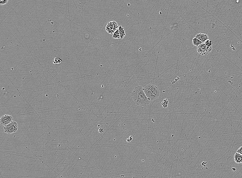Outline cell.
<instances>
[{
    "label": "cell",
    "instance_id": "30bf717a",
    "mask_svg": "<svg viewBox=\"0 0 242 178\" xmlns=\"http://www.w3.org/2000/svg\"><path fill=\"white\" fill-rule=\"evenodd\" d=\"M192 43L194 46L198 47L200 45L203 44L200 40H198L195 37L192 40Z\"/></svg>",
    "mask_w": 242,
    "mask_h": 178
},
{
    "label": "cell",
    "instance_id": "9a60e30c",
    "mask_svg": "<svg viewBox=\"0 0 242 178\" xmlns=\"http://www.w3.org/2000/svg\"><path fill=\"white\" fill-rule=\"evenodd\" d=\"M8 1V0H3H3H1V1H0V5H4V4H7Z\"/></svg>",
    "mask_w": 242,
    "mask_h": 178
},
{
    "label": "cell",
    "instance_id": "ba28073f",
    "mask_svg": "<svg viewBox=\"0 0 242 178\" xmlns=\"http://www.w3.org/2000/svg\"><path fill=\"white\" fill-rule=\"evenodd\" d=\"M235 162L237 163H242V155L241 154L236 153L234 156Z\"/></svg>",
    "mask_w": 242,
    "mask_h": 178
},
{
    "label": "cell",
    "instance_id": "8992f818",
    "mask_svg": "<svg viewBox=\"0 0 242 178\" xmlns=\"http://www.w3.org/2000/svg\"><path fill=\"white\" fill-rule=\"evenodd\" d=\"M207 47V46L205 44H201L197 47V51L198 53L201 55H206L208 54Z\"/></svg>",
    "mask_w": 242,
    "mask_h": 178
},
{
    "label": "cell",
    "instance_id": "8fae6325",
    "mask_svg": "<svg viewBox=\"0 0 242 178\" xmlns=\"http://www.w3.org/2000/svg\"><path fill=\"white\" fill-rule=\"evenodd\" d=\"M113 38L115 39H119L120 38L119 30V29L113 33Z\"/></svg>",
    "mask_w": 242,
    "mask_h": 178
},
{
    "label": "cell",
    "instance_id": "52a82bcc",
    "mask_svg": "<svg viewBox=\"0 0 242 178\" xmlns=\"http://www.w3.org/2000/svg\"><path fill=\"white\" fill-rule=\"evenodd\" d=\"M195 37L200 40L203 44L209 39V37L207 34L201 33L197 34Z\"/></svg>",
    "mask_w": 242,
    "mask_h": 178
},
{
    "label": "cell",
    "instance_id": "d6986e66",
    "mask_svg": "<svg viewBox=\"0 0 242 178\" xmlns=\"http://www.w3.org/2000/svg\"><path fill=\"white\" fill-rule=\"evenodd\" d=\"M133 178H135V177H134Z\"/></svg>",
    "mask_w": 242,
    "mask_h": 178
},
{
    "label": "cell",
    "instance_id": "5bb4252c",
    "mask_svg": "<svg viewBox=\"0 0 242 178\" xmlns=\"http://www.w3.org/2000/svg\"><path fill=\"white\" fill-rule=\"evenodd\" d=\"M204 44H205L207 46H210L212 45V42L209 39L206 41Z\"/></svg>",
    "mask_w": 242,
    "mask_h": 178
},
{
    "label": "cell",
    "instance_id": "4fadbf2b",
    "mask_svg": "<svg viewBox=\"0 0 242 178\" xmlns=\"http://www.w3.org/2000/svg\"><path fill=\"white\" fill-rule=\"evenodd\" d=\"M62 60L60 58H55L54 59V61H53V63L54 64H57L61 63L62 62Z\"/></svg>",
    "mask_w": 242,
    "mask_h": 178
},
{
    "label": "cell",
    "instance_id": "6da1fadb",
    "mask_svg": "<svg viewBox=\"0 0 242 178\" xmlns=\"http://www.w3.org/2000/svg\"><path fill=\"white\" fill-rule=\"evenodd\" d=\"M131 96L138 105L145 107L148 105L150 103L151 101L147 97L143 87L141 86H138L135 88Z\"/></svg>",
    "mask_w": 242,
    "mask_h": 178
},
{
    "label": "cell",
    "instance_id": "2e32d148",
    "mask_svg": "<svg viewBox=\"0 0 242 178\" xmlns=\"http://www.w3.org/2000/svg\"><path fill=\"white\" fill-rule=\"evenodd\" d=\"M212 50V46H207V51L208 53H209Z\"/></svg>",
    "mask_w": 242,
    "mask_h": 178
},
{
    "label": "cell",
    "instance_id": "e0dca14e",
    "mask_svg": "<svg viewBox=\"0 0 242 178\" xmlns=\"http://www.w3.org/2000/svg\"><path fill=\"white\" fill-rule=\"evenodd\" d=\"M237 153H238L242 155V146L238 149L237 151Z\"/></svg>",
    "mask_w": 242,
    "mask_h": 178
},
{
    "label": "cell",
    "instance_id": "7a4b0ae2",
    "mask_svg": "<svg viewBox=\"0 0 242 178\" xmlns=\"http://www.w3.org/2000/svg\"><path fill=\"white\" fill-rule=\"evenodd\" d=\"M145 94L150 101L155 100L160 96V92L158 88L152 84L146 85L143 88Z\"/></svg>",
    "mask_w": 242,
    "mask_h": 178
},
{
    "label": "cell",
    "instance_id": "5b68a950",
    "mask_svg": "<svg viewBox=\"0 0 242 178\" xmlns=\"http://www.w3.org/2000/svg\"><path fill=\"white\" fill-rule=\"evenodd\" d=\"M14 121V118L11 115H5L2 116L0 120L1 125L5 126L8 125Z\"/></svg>",
    "mask_w": 242,
    "mask_h": 178
},
{
    "label": "cell",
    "instance_id": "3957f363",
    "mask_svg": "<svg viewBox=\"0 0 242 178\" xmlns=\"http://www.w3.org/2000/svg\"><path fill=\"white\" fill-rule=\"evenodd\" d=\"M18 129V125L17 122L15 121H13L8 125L5 126L4 131L6 133L11 134L17 131Z\"/></svg>",
    "mask_w": 242,
    "mask_h": 178
},
{
    "label": "cell",
    "instance_id": "7c38bea8",
    "mask_svg": "<svg viewBox=\"0 0 242 178\" xmlns=\"http://www.w3.org/2000/svg\"><path fill=\"white\" fill-rule=\"evenodd\" d=\"M168 102H169L167 99H165L161 103V104L163 106V108H167L168 105Z\"/></svg>",
    "mask_w": 242,
    "mask_h": 178
},
{
    "label": "cell",
    "instance_id": "277c9868",
    "mask_svg": "<svg viewBox=\"0 0 242 178\" xmlns=\"http://www.w3.org/2000/svg\"><path fill=\"white\" fill-rule=\"evenodd\" d=\"M118 23L115 21H111L107 23L106 30L109 34H113L119 29Z\"/></svg>",
    "mask_w": 242,
    "mask_h": 178
},
{
    "label": "cell",
    "instance_id": "ac0fdd59",
    "mask_svg": "<svg viewBox=\"0 0 242 178\" xmlns=\"http://www.w3.org/2000/svg\"><path fill=\"white\" fill-rule=\"evenodd\" d=\"M99 132L101 133L104 132V129H101L99 130Z\"/></svg>",
    "mask_w": 242,
    "mask_h": 178
},
{
    "label": "cell",
    "instance_id": "9c48e42d",
    "mask_svg": "<svg viewBox=\"0 0 242 178\" xmlns=\"http://www.w3.org/2000/svg\"><path fill=\"white\" fill-rule=\"evenodd\" d=\"M119 30L120 39H123L126 35L125 31L124 28L121 25H120L119 27Z\"/></svg>",
    "mask_w": 242,
    "mask_h": 178
}]
</instances>
